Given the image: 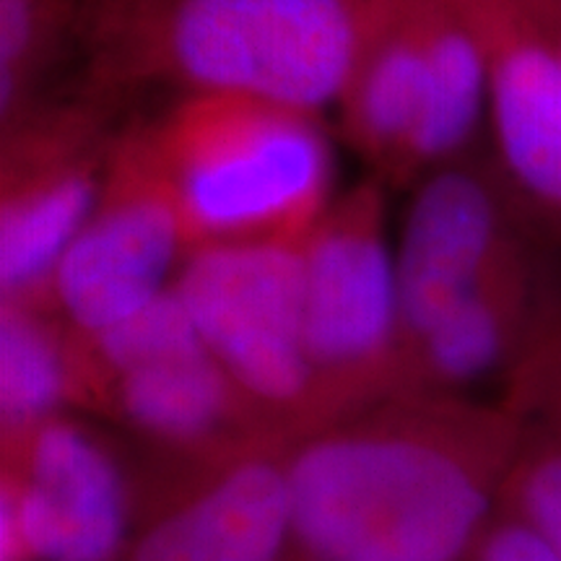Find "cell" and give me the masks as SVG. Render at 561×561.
I'll return each instance as SVG.
<instances>
[{
	"instance_id": "1",
	"label": "cell",
	"mask_w": 561,
	"mask_h": 561,
	"mask_svg": "<svg viewBox=\"0 0 561 561\" xmlns=\"http://www.w3.org/2000/svg\"><path fill=\"white\" fill-rule=\"evenodd\" d=\"M523 437L515 405L405 396L286 455L294 541L312 561H471Z\"/></svg>"
},
{
	"instance_id": "2",
	"label": "cell",
	"mask_w": 561,
	"mask_h": 561,
	"mask_svg": "<svg viewBox=\"0 0 561 561\" xmlns=\"http://www.w3.org/2000/svg\"><path fill=\"white\" fill-rule=\"evenodd\" d=\"M375 0H87L79 34L104 89L164 81L312 112L343 102Z\"/></svg>"
},
{
	"instance_id": "3",
	"label": "cell",
	"mask_w": 561,
	"mask_h": 561,
	"mask_svg": "<svg viewBox=\"0 0 561 561\" xmlns=\"http://www.w3.org/2000/svg\"><path fill=\"white\" fill-rule=\"evenodd\" d=\"M191 250L305 240L333 203L320 115L237 94H185L144 128Z\"/></svg>"
},
{
	"instance_id": "4",
	"label": "cell",
	"mask_w": 561,
	"mask_h": 561,
	"mask_svg": "<svg viewBox=\"0 0 561 561\" xmlns=\"http://www.w3.org/2000/svg\"><path fill=\"white\" fill-rule=\"evenodd\" d=\"M301 242L198 248L174 278L203 346L271 430L328 426L305 341Z\"/></svg>"
},
{
	"instance_id": "5",
	"label": "cell",
	"mask_w": 561,
	"mask_h": 561,
	"mask_svg": "<svg viewBox=\"0 0 561 561\" xmlns=\"http://www.w3.org/2000/svg\"><path fill=\"white\" fill-rule=\"evenodd\" d=\"M382 185L369 178L348 187L301 242L305 341L328 421L401 390V291Z\"/></svg>"
},
{
	"instance_id": "6",
	"label": "cell",
	"mask_w": 561,
	"mask_h": 561,
	"mask_svg": "<svg viewBox=\"0 0 561 561\" xmlns=\"http://www.w3.org/2000/svg\"><path fill=\"white\" fill-rule=\"evenodd\" d=\"M94 102L21 112L0 151V301L50 310L55 271L107 180L117 144Z\"/></svg>"
},
{
	"instance_id": "7",
	"label": "cell",
	"mask_w": 561,
	"mask_h": 561,
	"mask_svg": "<svg viewBox=\"0 0 561 561\" xmlns=\"http://www.w3.org/2000/svg\"><path fill=\"white\" fill-rule=\"evenodd\" d=\"M187 244L178 201L144 128L123 133L102 195L55 271L50 310L81 339L172 289Z\"/></svg>"
},
{
	"instance_id": "8",
	"label": "cell",
	"mask_w": 561,
	"mask_h": 561,
	"mask_svg": "<svg viewBox=\"0 0 561 561\" xmlns=\"http://www.w3.org/2000/svg\"><path fill=\"white\" fill-rule=\"evenodd\" d=\"M536 224L491 153L473 151L416 182L396 248L403 364L413 343L458 301L536 257Z\"/></svg>"
},
{
	"instance_id": "9",
	"label": "cell",
	"mask_w": 561,
	"mask_h": 561,
	"mask_svg": "<svg viewBox=\"0 0 561 561\" xmlns=\"http://www.w3.org/2000/svg\"><path fill=\"white\" fill-rule=\"evenodd\" d=\"M486 60L491 157L538 224L561 234V50L530 0H460Z\"/></svg>"
},
{
	"instance_id": "10",
	"label": "cell",
	"mask_w": 561,
	"mask_h": 561,
	"mask_svg": "<svg viewBox=\"0 0 561 561\" xmlns=\"http://www.w3.org/2000/svg\"><path fill=\"white\" fill-rule=\"evenodd\" d=\"M3 479L30 561H115L128 536V483L107 445L58 416L26 434Z\"/></svg>"
},
{
	"instance_id": "11",
	"label": "cell",
	"mask_w": 561,
	"mask_h": 561,
	"mask_svg": "<svg viewBox=\"0 0 561 561\" xmlns=\"http://www.w3.org/2000/svg\"><path fill=\"white\" fill-rule=\"evenodd\" d=\"M294 541L286 455L244 447L198 494L151 525L130 561H280Z\"/></svg>"
},
{
	"instance_id": "12",
	"label": "cell",
	"mask_w": 561,
	"mask_h": 561,
	"mask_svg": "<svg viewBox=\"0 0 561 561\" xmlns=\"http://www.w3.org/2000/svg\"><path fill=\"white\" fill-rule=\"evenodd\" d=\"M96 401L172 450H242L271 430L208 348L123 371L102 385Z\"/></svg>"
},
{
	"instance_id": "13",
	"label": "cell",
	"mask_w": 561,
	"mask_h": 561,
	"mask_svg": "<svg viewBox=\"0 0 561 561\" xmlns=\"http://www.w3.org/2000/svg\"><path fill=\"white\" fill-rule=\"evenodd\" d=\"M430 102V66L405 0H375L359 68L341 102L343 130L385 185L401 172Z\"/></svg>"
},
{
	"instance_id": "14",
	"label": "cell",
	"mask_w": 561,
	"mask_h": 561,
	"mask_svg": "<svg viewBox=\"0 0 561 561\" xmlns=\"http://www.w3.org/2000/svg\"><path fill=\"white\" fill-rule=\"evenodd\" d=\"M538 305L536 257L500 273L439 318L405 354V396L462 398L530 341Z\"/></svg>"
},
{
	"instance_id": "15",
	"label": "cell",
	"mask_w": 561,
	"mask_h": 561,
	"mask_svg": "<svg viewBox=\"0 0 561 561\" xmlns=\"http://www.w3.org/2000/svg\"><path fill=\"white\" fill-rule=\"evenodd\" d=\"M73 401H87L79 335L53 310L0 301V426L16 445Z\"/></svg>"
},
{
	"instance_id": "16",
	"label": "cell",
	"mask_w": 561,
	"mask_h": 561,
	"mask_svg": "<svg viewBox=\"0 0 561 561\" xmlns=\"http://www.w3.org/2000/svg\"><path fill=\"white\" fill-rule=\"evenodd\" d=\"M510 403L523 416V437L504 481L502 510L561 553V322L530 348Z\"/></svg>"
},
{
	"instance_id": "17",
	"label": "cell",
	"mask_w": 561,
	"mask_h": 561,
	"mask_svg": "<svg viewBox=\"0 0 561 561\" xmlns=\"http://www.w3.org/2000/svg\"><path fill=\"white\" fill-rule=\"evenodd\" d=\"M79 0H0V115L3 125L32 107L34 81L60 42L79 32Z\"/></svg>"
},
{
	"instance_id": "18",
	"label": "cell",
	"mask_w": 561,
	"mask_h": 561,
	"mask_svg": "<svg viewBox=\"0 0 561 561\" xmlns=\"http://www.w3.org/2000/svg\"><path fill=\"white\" fill-rule=\"evenodd\" d=\"M471 561H561V553L517 515L491 520Z\"/></svg>"
},
{
	"instance_id": "19",
	"label": "cell",
	"mask_w": 561,
	"mask_h": 561,
	"mask_svg": "<svg viewBox=\"0 0 561 561\" xmlns=\"http://www.w3.org/2000/svg\"><path fill=\"white\" fill-rule=\"evenodd\" d=\"M530 5L543 30L549 32L553 45L561 50V0H530Z\"/></svg>"
}]
</instances>
